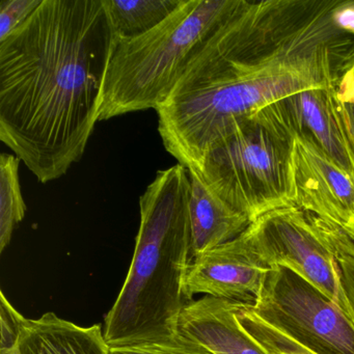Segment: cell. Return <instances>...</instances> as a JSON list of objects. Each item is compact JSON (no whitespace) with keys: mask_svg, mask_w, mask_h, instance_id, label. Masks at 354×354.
Instances as JSON below:
<instances>
[{"mask_svg":"<svg viewBox=\"0 0 354 354\" xmlns=\"http://www.w3.org/2000/svg\"><path fill=\"white\" fill-rule=\"evenodd\" d=\"M115 38L102 0H43L0 42V140L41 183L84 156Z\"/></svg>","mask_w":354,"mask_h":354,"instance_id":"7a4b0ae2","label":"cell"},{"mask_svg":"<svg viewBox=\"0 0 354 354\" xmlns=\"http://www.w3.org/2000/svg\"><path fill=\"white\" fill-rule=\"evenodd\" d=\"M337 0H239L157 109L165 150L188 169L238 122L310 88L335 86L354 37L333 26Z\"/></svg>","mask_w":354,"mask_h":354,"instance_id":"6da1fadb","label":"cell"},{"mask_svg":"<svg viewBox=\"0 0 354 354\" xmlns=\"http://www.w3.org/2000/svg\"><path fill=\"white\" fill-rule=\"evenodd\" d=\"M20 161L16 155H0V252L9 245L16 225L26 217V204L19 180Z\"/></svg>","mask_w":354,"mask_h":354,"instance_id":"9a60e30c","label":"cell"},{"mask_svg":"<svg viewBox=\"0 0 354 354\" xmlns=\"http://www.w3.org/2000/svg\"><path fill=\"white\" fill-rule=\"evenodd\" d=\"M335 95L341 103L354 102V59L335 86Z\"/></svg>","mask_w":354,"mask_h":354,"instance_id":"7402d4cb","label":"cell"},{"mask_svg":"<svg viewBox=\"0 0 354 354\" xmlns=\"http://www.w3.org/2000/svg\"><path fill=\"white\" fill-rule=\"evenodd\" d=\"M252 310L316 354H354V325L337 304L283 267L267 273Z\"/></svg>","mask_w":354,"mask_h":354,"instance_id":"8992f818","label":"cell"},{"mask_svg":"<svg viewBox=\"0 0 354 354\" xmlns=\"http://www.w3.org/2000/svg\"><path fill=\"white\" fill-rule=\"evenodd\" d=\"M246 232L270 268L279 266L293 271L339 304L335 250L316 216L297 206L283 207L259 217Z\"/></svg>","mask_w":354,"mask_h":354,"instance_id":"52a82bcc","label":"cell"},{"mask_svg":"<svg viewBox=\"0 0 354 354\" xmlns=\"http://www.w3.org/2000/svg\"><path fill=\"white\" fill-rule=\"evenodd\" d=\"M43 0H1L0 1V42L24 24Z\"/></svg>","mask_w":354,"mask_h":354,"instance_id":"e0dca14e","label":"cell"},{"mask_svg":"<svg viewBox=\"0 0 354 354\" xmlns=\"http://www.w3.org/2000/svg\"><path fill=\"white\" fill-rule=\"evenodd\" d=\"M318 221L325 237L328 240L333 250H341L354 256V227L350 229H342L320 218H318Z\"/></svg>","mask_w":354,"mask_h":354,"instance_id":"ffe728a7","label":"cell"},{"mask_svg":"<svg viewBox=\"0 0 354 354\" xmlns=\"http://www.w3.org/2000/svg\"><path fill=\"white\" fill-rule=\"evenodd\" d=\"M189 175L178 165L157 171L140 198V223L127 277L104 318L109 347L167 337L192 301Z\"/></svg>","mask_w":354,"mask_h":354,"instance_id":"3957f363","label":"cell"},{"mask_svg":"<svg viewBox=\"0 0 354 354\" xmlns=\"http://www.w3.org/2000/svg\"><path fill=\"white\" fill-rule=\"evenodd\" d=\"M0 354H21L19 347L13 348L9 350H0Z\"/></svg>","mask_w":354,"mask_h":354,"instance_id":"cb8c5ba5","label":"cell"},{"mask_svg":"<svg viewBox=\"0 0 354 354\" xmlns=\"http://www.w3.org/2000/svg\"><path fill=\"white\" fill-rule=\"evenodd\" d=\"M115 38H136L169 17L184 0H102Z\"/></svg>","mask_w":354,"mask_h":354,"instance_id":"5bb4252c","label":"cell"},{"mask_svg":"<svg viewBox=\"0 0 354 354\" xmlns=\"http://www.w3.org/2000/svg\"><path fill=\"white\" fill-rule=\"evenodd\" d=\"M331 20L337 30L354 37V0H337L331 12Z\"/></svg>","mask_w":354,"mask_h":354,"instance_id":"44dd1931","label":"cell"},{"mask_svg":"<svg viewBox=\"0 0 354 354\" xmlns=\"http://www.w3.org/2000/svg\"><path fill=\"white\" fill-rule=\"evenodd\" d=\"M189 175V219L192 257L241 235L250 225L246 215L234 208L206 183L200 173Z\"/></svg>","mask_w":354,"mask_h":354,"instance_id":"7c38bea8","label":"cell"},{"mask_svg":"<svg viewBox=\"0 0 354 354\" xmlns=\"http://www.w3.org/2000/svg\"><path fill=\"white\" fill-rule=\"evenodd\" d=\"M295 206L342 229L354 227V173L306 138H293Z\"/></svg>","mask_w":354,"mask_h":354,"instance_id":"ba28073f","label":"cell"},{"mask_svg":"<svg viewBox=\"0 0 354 354\" xmlns=\"http://www.w3.org/2000/svg\"><path fill=\"white\" fill-rule=\"evenodd\" d=\"M292 150L293 138L259 111L207 150L198 173L254 223L271 211L295 206Z\"/></svg>","mask_w":354,"mask_h":354,"instance_id":"5b68a950","label":"cell"},{"mask_svg":"<svg viewBox=\"0 0 354 354\" xmlns=\"http://www.w3.org/2000/svg\"><path fill=\"white\" fill-rule=\"evenodd\" d=\"M109 354H214L196 339L180 333L157 339L109 347Z\"/></svg>","mask_w":354,"mask_h":354,"instance_id":"2e32d148","label":"cell"},{"mask_svg":"<svg viewBox=\"0 0 354 354\" xmlns=\"http://www.w3.org/2000/svg\"><path fill=\"white\" fill-rule=\"evenodd\" d=\"M248 230V229H246ZM270 267L260 258L248 232L194 259L187 293L254 304Z\"/></svg>","mask_w":354,"mask_h":354,"instance_id":"9c48e42d","label":"cell"},{"mask_svg":"<svg viewBox=\"0 0 354 354\" xmlns=\"http://www.w3.org/2000/svg\"><path fill=\"white\" fill-rule=\"evenodd\" d=\"M341 111L348 136L354 150V102L341 103Z\"/></svg>","mask_w":354,"mask_h":354,"instance_id":"603a6c76","label":"cell"},{"mask_svg":"<svg viewBox=\"0 0 354 354\" xmlns=\"http://www.w3.org/2000/svg\"><path fill=\"white\" fill-rule=\"evenodd\" d=\"M290 136L314 142L354 173V150L348 136L335 86L310 88L285 97L261 109Z\"/></svg>","mask_w":354,"mask_h":354,"instance_id":"30bf717a","label":"cell"},{"mask_svg":"<svg viewBox=\"0 0 354 354\" xmlns=\"http://www.w3.org/2000/svg\"><path fill=\"white\" fill-rule=\"evenodd\" d=\"M0 350H9L18 347L24 318L7 299L5 293H0Z\"/></svg>","mask_w":354,"mask_h":354,"instance_id":"d6986e66","label":"cell"},{"mask_svg":"<svg viewBox=\"0 0 354 354\" xmlns=\"http://www.w3.org/2000/svg\"><path fill=\"white\" fill-rule=\"evenodd\" d=\"M239 0H184L150 32L115 38L103 84L99 122L157 109L171 96L198 47Z\"/></svg>","mask_w":354,"mask_h":354,"instance_id":"277c9868","label":"cell"},{"mask_svg":"<svg viewBox=\"0 0 354 354\" xmlns=\"http://www.w3.org/2000/svg\"><path fill=\"white\" fill-rule=\"evenodd\" d=\"M238 301L204 296L184 308L178 330L214 354H269L240 324Z\"/></svg>","mask_w":354,"mask_h":354,"instance_id":"8fae6325","label":"cell"},{"mask_svg":"<svg viewBox=\"0 0 354 354\" xmlns=\"http://www.w3.org/2000/svg\"><path fill=\"white\" fill-rule=\"evenodd\" d=\"M18 347L21 354H109L100 324L80 326L53 312L26 319Z\"/></svg>","mask_w":354,"mask_h":354,"instance_id":"4fadbf2b","label":"cell"},{"mask_svg":"<svg viewBox=\"0 0 354 354\" xmlns=\"http://www.w3.org/2000/svg\"><path fill=\"white\" fill-rule=\"evenodd\" d=\"M335 254L339 281L337 304L354 325V256L341 250H335Z\"/></svg>","mask_w":354,"mask_h":354,"instance_id":"ac0fdd59","label":"cell"}]
</instances>
